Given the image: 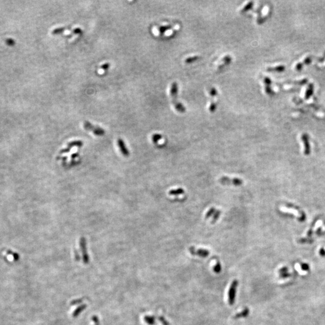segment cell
Instances as JSON below:
<instances>
[{"mask_svg":"<svg viewBox=\"0 0 325 325\" xmlns=\"http://www.w3.org/2000/svg\"><path fill=\"white\" fill-rule=\"evenodd\" d=\"M189 252L193 255L199 256L202 258H206L209 254V252L207 249H196L193 246L189 248Z\"/></svg>","mask_w":325,"mask_h":325,"instance_id":"3","label":"cell"},{"mask_svg":"<svg viewBox=\"0 0 325 325\" xmlns=\"http://www.w3.org/2000/svg\"><path fill=\"white\" fill-rule=\"evenodd\" d=\"M109 66H110V64H109V63H105V64H104L103 65H102V66H101V69H108V68L109 67Z\"/></svg>","mask_w":325,"mask_h":325,"instance_id":"17","label":"cell"},{"mask_svg":"<svg viewBox=\"0 0 325 325\" xmlns=\"http://www.w3.org/2000/svg\"><path fill=\"white\" fill-rule=\"evenodd\" d=\"M221 270H222V266L221 264V263L217 261L216 264L213 267V271L216 273H219L221 271Z\"/></svg>","mask_w":325,"mask_h":325,"instance_id":"9","label":"cell"},{"mask_svg":"<svg viewBox=\"0 0 325 325\" xmlns=\"http://www.w3.org/2000/svg\"><path fill=\"white\" fill-rule=\"evenodd\" d=\"M319 254H320V255L322 256H325V250H324L323 248L321 249L320 250V251H319Z\"/></svg>","mask_w":325,"mask_h":325,"instance_id":"18","label":"cell"},{"mask_svg":"<svg viewBox=\"0 0 325 325\" xmlns=\"http://www.w3.org/2000/svg\"><path fill=\"white\" fill-rule=\"evenodd\" d=\"M216 210H217V209H216V208H215L214 207L211 208L209 209V210L208 211V212L207 213V214H206V215H205V219H209V217H211L212 216H213L214 214L215 213V212L216 211Z\"/></svg>","mask_w":325,"mask_h":325,"instance_id":"10","label":"cell"},{"mask_svg":"<svg viewBox=\"0 0 325 325\" xmlns=\"http://www.w3.org/2000/svg\"><path fill=\"white\" fill-rule=\"evenodd\" d=\"M184 193V190L182 189L181 188H178V189L176 190H172L170 191H169V194L170 195H174V196H176V195H182Z\"/></svg>","mask_w":325,"mask_h":325,"instance_id":"7","label":"cell"},{"mask_svg":"<svg viewBox=\"0 0 325 325\" xmlns=\"http://www.w3.org/2000/svg\"><path fill=\"white\" fill-rule=\"evenodd\" d=\"M161 138V136L160 134H154L153 137V139L154 142L157 143L160 139Z\"/></svg>","mask_w":325,"mask_h":325,"instance_id":"13","label":"cell"},{"mask_svg":"<svg viewBox=\"0 0 325 325\" xmlns=\"http://www.w3.org/2000/svg\"><path fill=\"white\" fill-rule=\"evenodd\" d=\"M159 320L161 321V322L162 323L163 325H169V322H167L166 320L164 319V318L163 317H159Z\"/></svg>","mask_w":325,"mask_h":325,"instance_id":"14","label":"cell"},{"mask_svg":"<svg viewBox=\"0 0 325 325\" xmlns=\"http://www.w3.org/2000/svg\"><path fill=\"white\" fill-rule=\"evenodd\" d=\"M219 182L223 185H233L235 186H240L243 184V181L237 178L231 179L227 176H222L219 180Z\"/></svg>","mask_w":325,"mask_h":325,"instance_id":"2","label":"cell"},{"mask_svg":"<svg viewBox=\"0 0 325 325\" xmlns=\"http://www.w3.org/2000/svg\"><path fill=\"white\" fill-rule=\"evenodd\" d=\"M69 27H61V28H57L54 29L53 31H52V33L53 34H58L59 33H62L63 31H64L65 30H67L66 28H68Z\"/></svg>","mask_w":325,"mask_h":325,"instance_id":"11","label":"cell"},{"mask_svg":"<svg viewBox=\"0 0 325 325\" xmlns=\"http://www.w3.org/2000/svg\"><path fill=\"white\" fill-rule=\"evenodd\" d=\"M303 141L304 146H305V155H309L310 153V146L308 143V139L306 134H304L302 137Z\"/></svg>","mask_w":325,"mask_h":325,"instance_id":"5","label":"cell"},{"mask_svg":"<svg viewBox=\"0 0 325 325\" xmlns=\"http://www.w3.org/2000/svg\"><path fill=\"white\" fill-rule=\"evenodd\" d=\"M301 267L302 269L304 271H308L309 269H310V266H309L307 263H302L301 265Z\"/></svg>","mask_w":325,"mask_h":325,"instance_id":"12","label":"cell"},{"mask_svg":"<svg viewBox=\"0 0 325 325\" xmlns=\"http://www.w3.org/2000/svg\"><path fill=\"white\" fill-rule=\"evenodd\" d=\"M81 32H82L80 28H75V29H74V30H73V31H72V33H75V34H80V33H81Z\"/></svg>","mask_w":325,"mask_h":325,"instance_id":"15","label":"cell"},{"mask_svg":"<svg viewBox=\"0 0 325 325\" xmlns=\"http://www.w3.org/2000/svg\"><path fill=\"white\" fill-rule=\"evenodd\" d=\"M287 269H288L287 268V267H284V268H282V269H280V270H279V273H280V274H283V273H287V271H288V270H287Z\"/></svg>","mask_w":325,"mask_h":325,"instance_id":"16","label":"cell"},{"mask_svg":"<svg viewBox=\"0 0 325 325\" xmlns=\"http://www.w3.org/2000/svg\"><path fill=\"white\" fill-rule=\"evenodd\" d=\"M221 210H217V209L216 211L215 212V213L214 214V215L213 216V220H212V221H211V223H216V222L219 219L220 216H221Z\"/></svg>","mask_w":325,"mask_h":325,"instance_id":"8","label":"cell"},{"mask_svg":"<svg viewBox=\"0 0 325 325\" xmlns=\"http://www.w3.org/2000/svg\"><path fill=\"white\" fill-rule=\"evenodd\" d=\"M84 127H85L87 129L92 131H93V133H94L96 135H101L104 133V131L102 129L100 128L99 127H94V126L92 125L90 122L87 121L85 122Z\"/></svg>","mask_w":325,"mask_h":325,"instance_id":"4","label":"cell"},{"mask_svg":"<svg viewBox=\"0 0 325 325\" xmlns=\"http://www.w3.org/2000/svg\"><path fill=\"white\" fill-rule=\"evenodd\" d=\"M249 314V309L248 308H245L243 311H241L240 312L237 313V314H235V316L234 317V318L235 319H237V318H242V317H246Z\"/></svg>","mask_w":325,"mask_h":325,"instance_id":"6","label":"cell"},{"mask_svg":"<svg viewBox=\"0 0 325 325\" xmlns=\"http://www.w3.org/2000/svg\"><path fill=\"white\" fill-rule=\"evenodd\" d=\"M289 276H290L289 274H288V273H283V274H280V276L282 277H284V278H285V277H288Z\"/></svg>","mask_w":325,"mask_h":325,"instance_id":"19","label":"cell"},{"mask_svg":"<svg viewBox=\"0 0 325 325\" xmlns=\"http://www.w3.org/2000/svg\"><path fill=\"white\" fill-rule=\"evenodd\" d=\"M238 285V281L235 279L233 281L231 285L230 286L228 291V302L230 305H233L235 303L237 288Z\"/></svg>","mask_w":325,"mask_h":325,"instance_id":"1","label":"cell"}]
</instances>
